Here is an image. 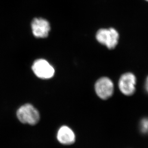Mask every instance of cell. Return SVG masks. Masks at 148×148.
Returning <instances> with one entry per match:
<instances>
[{
  "mask_svg": "<svg viewBox=\"0 0 148 148\" xmlns=\"http://www.w3.org/2000/svg\"><path fill=\"white\" fill-rule=\"evenodd\" d=\"M19 121L24 124L34 125L38 123L40 120V112L32 104H25L19 108L16 112Z\"/></svg>",
  "mask_w": 148,
  "mask_h": 148,
  "instance_id": "cell-1",
  "label": "cell"
},
{
  "mask_svg": "<svg viewBox=\"0 0 148 148\" xmlns=\"http://www.w3.org/2000/svg\"><path fill=\"white\" fill-rule=\"evenodd\" d=\"M96 37L99 42L106 46L109 49H113L118 44L119 35L115 29L111 27L100 29Z\"/></svg>",
  "mask_w": 148,
  "mask_h": 148,
  "instance_id": "cell-2",
  "label": "cell"
},
{
  "mask_svg": "<svg viewBox=\"0 0 148 148\" xmlns=\"http://www.w3.org/2000/svg\"><path fill=\"white\" fill-rule=\"evenodd\" d=\"M95 90L98 97L103 100H107L113 94L114 85L112 81L107 77H103L97 80Z\"/></svg>",
  "mask_w": 148,
  "mask_h": 148,
  "instance_id": "cell-3",
  "label": "cell"
},
{
  "mask_svg": "<svg viewBox=\"0 0 148 148\" xmlns=\"http://www.w3.org/2000/svg\"><path fill=\"white\" fill-rule=\"evenodd\" d=\"M136 81V77L133 73L123 74L118 81L120 90L125 95H132L135 92Z\"/></svg>",
  "mask_w": 148,
  "mask_h": 148,
  "instance_id": "cell-4",
  "label": "cell"
},
{
  "mask_svg": "<svg viewBox=\"0 0 148 148\" xmlns=\"http://www.w3.org/2000/svg\"><path fill=\"white\" fill-rule=\"evenodd\" d=\"M32 69L37 77L42 79H49L54 75L53 67L44 59H38L33 63Z\"/></svg>",
  "mask_w": 148,
  "mask_h": 148,
  "instance_id": "cell-5",
  "label": "cell"
},
{
  "mask_svg": "<svg viewBox=\"0 0 148 148\" xmlns=\"http://www.w3.org/2000/svg\"><path fill=\"white\" fill-rule=\"evenodd\" d=\"M32 27L34 36L41 38H44L48 36L51 29L48 21L41 18L34 19L32 22Z\"/></svg>",
  "mask_w": 148,
  "mask_h": 148,
  "instance_id": "cell-6",
  "label": "cell"
},
{
  "mask_svg": "<svg viewBox=\"0 0 148 148\" xmlns=\"http://www.w3.org/2000/svg\"><path fill=\"white\" fill-rule=\"evenodd\" d=\"M57 139L61 144L70 145L75 142V134L71 128L66 125H63L57 132Z\"/></svg>",
  "mask_w": 148,
  "mask_h": 148,
  "instance_id": "cell-7",
  "label": "cell"
},
{
  "mask_svg": "<svg viewBox=\"0 0 148 148\" xmlns=\"http://www.w3.org/2000/svg\"><path fill=\"white\" fill-rule=\"evenodd\" d=\"M140 130L144 134H148V118H144L140 123Z\"/></svg>",
  "mask_w": 148,
  "mask_h": 148,
  "instance_id": "cell-8",
  "label": "cell"
},
{
  "mask_svg": "<svg viewBox=\"0 0 148 148\" xmlns=\"http://www.w3.org/2000/svg\"><path fill=\"white\" fill-rule=\"evenodd\" d=\"M145 88L146 91H147L148 93V77H147V79H146V81Z\"/></svg>",
  "mask_w": 148,
  "mask_h": 148,
  "instance_id": "cell-9",
  "label": "cell"
},
{
  "mask_svg": "<svg viewBox=\"0 0 148 148\" xmlns=\"http://www.w3.org/2000/svg\"><path fill=\"white\" fill-rule=\"evenodd\" d=\"M145 1H148V0H145Z\"/></svg>",
  "mask_w": 148,
  "mask_h": 148,
  "instance_id": "cell-10",
  "label": "cell"
}]
</instances>
